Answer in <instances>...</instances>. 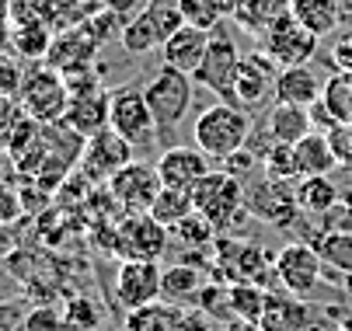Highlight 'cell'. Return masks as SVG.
Wrapping results in <instances>:
<instances>
[{"label": "cell", "instance_id": "cell-1", "mask_svg": "<svg viewBox=\"0 0 352 331\" xmlns=\"http://www.w3.org/2000/svg\"><path fill=\"white\" fill-rule=\"evenodd\" d=\"M255 126H251V115L230 102H217L210 109L199 112L195 126H192V139L195 147L203 150L213 161H227L230 154L244 150Z\"/></svg>", "mask_w": 352, "mask_h": 331}, {"label": "cell", "instance_id": "cell-2", "mask_svg": "<svg viewBox=\"0 0 352 331\" xmlns=\"http://www.w3.org/2000/svg\"><path fill=\"white\" fill-rule=\"evenodd\" d=\"M143 94H146V105H150L154 122H157V144L161 147H175L171 136L182 126V119L188 115L192 98H195L192 73H182L175 67H161L154 77L143 84Z\"/></svg>", "mask_w": 352, "mask_h": 331}, {"label": "cell", "instance_id": "cell-3", "mask_svg": "<svg viewBox=\"0 0 352 331\" xmlns=\"http://www.w3.org/2000/svg\"><path fill=\"white\" fill-rule=\"evenodd\" d=\"M192 206L203 213L217 230H237L244 220H255L244 203V181H237L227 171H210L192 188Z\"/></svg>", "mask_w": 352, "mask_h": 331}, {"label": "cell", "instance_id": "cell-4", "mask_svg": "<svg viewBox=\"0 0 352 331\" xmlns=\"http://www.w3.org/2000/svg\"><path fill=\"white\" fill-rule=\"evenodd\" d=\"M18 105L28 119H35L42 126L60 122L67 115V105H70V87H67L63 73L53 67L28 70L21 80V91H18Z\"/></svg>", "mask_w": 352, "mask_h": 331}, {"label": "cell", "instance_id": "cell-5", "mask_svg": "<svg viewBox=\"0 0 352 331\" xmlns=\"http://www.w3.org/2000/svg\"><path fill=\"white\" fill-rule=\"evenodd\" d=\"M109 126L133 144V150H150L157 147V122L154 112L146 105V94L136 84L116 87L112 91V112H109Z\"/></svg>", "mask_w": 352, "mask_h": 331}, {"label": "cell", "instance_id": "cell-6", "mask_svg": "<svg viewBox=\"0 0 352 331\" xmlns=\"http://www.w3.org/2000/svg\"><path fill=\"white\" fill-rule=\"evenodd\" d=\"M258 38H262V53L279 70H286V67H307L314 60V53H318V35L300 25L293 18V11L279 14Z\"/></svg>", "mask_w": 352, "mask_h": 331}, {"label": "cell", "instance_id": "cell-7", "mask_svg": "<svg viewBox=\"0 0 352 331\" xmlns=\"http://www.w3.org/2000/svg\"><path fill=\"white\" fill-rule=\"evenodd\" d=\"M244 203L251 209V216L269 223V227H293L300 220V203H296V188L289 181L279 178H258V181H248L244 185Z\"/></svg>", "mask_w": 352, "mask_h": 331}, {"label": "cell", "instance_id": "cell-8", "mask_svg": "<svg viewBox=\"0 0 352 331\" xmlns=\"http://www.w3.org/2000/svg\"><path fill=\"white\" fill-rule=\"evenodd\" d=\"M324 279V258L314 244H283L276 251V282L279 290L293 293V297H311V290Z\"/></svg>", "mask_w": 352, "mask_h": 331}, {"label": "cell", "instance_id": "cell-9", "mask_svg": "<svg viewBox=\"0 0 352 331\" xmlns=\"http://www.w3.org/2000/svg\"><path fill=\"white\" fill-rule=\"evenodd\" d=\"M171 230L161 227L150 213H126L116 227V255L126 258H143V262H157L168 251Z\"/></svg>", "mask_w": 352, "mask_h": 331}, {"label": "cell", "instance_id": "cell-10", "mask_svg": "<svg viewBox=\"0 0 352 331\" xmlns=\"http://www.w3.org/2000/svg\"><path fill=\"white\" fill-rule=\"evenodd\" d=\"M276 77H279V67L262 49L241 56L234 84H230V105H237L244 112L262 109L269 102V94H276Z\"/></svg>", "mask_w": 352, "mask_h": 331}, {"label": "cell", "instance_id": "cell-11", "mask_svg": "<svg viewBox=\"0 0 352 331\" xmlns=\"http://www.w3.org/2000/svg\"><path fill=\"white\" fill-rule=\"evenodd\" d=\"M161 174L157 164H146V161H129L126 168H119L109 178V196L126 209V213H146L154 206V199L161 196Z\"/></svg>", "mask_w": 352, "mask_h": 331}, {"label": "cell", "instance_id": "cell-12", "mask_svg": "<svg viewBox=\"0 0 352 331\" xmlns=\"http://www.w3.org/2000/svg\"><path fill=\"white\" fill-rule=\"evenodd\" d=\"M129 161H136V150L129 139H122L112 126L94 133L87 144H84V154H80V174L87 181H98V185H109V178L126 168Z\"/></svg>", "mask_w": 352, "mask_h": 331}, {"label": "cell", "instance_id": "cell-13", "mask_svg": "<svg viewBox=\"0 0 352 331\" xmlns=\"http://www.w3.org/2000/svg\"><path fill=\"white\" fill-rule=\"evenodd\" d=\"M237 63H241V49L237 42L227 35V32H213L210 35V49L199 63V70L192 73V80L199 87L213 91L220 102H230V84H234V73H237Z\"/></svg>", "mask_w": 352, "mask_h": 331}, {"label": "cell", "instance_id": "cell-14", "mask_svg": "<svg viewBox=\"0 0 352 331\" xmlns=\"http://www.w3.org/2000/svg\"><path fill=\"white\" fill-rule=\"evenodd\" d=\"M161 279L164 269L157 262L143 258H126L116 272V300L122 310H140L161 300Z\"/></svg>", "mask_w": 352, "mask_h": 331}, {"label": "cell", "instance_id": "cell-15", "mask_svg": "<svg viewBox=\"0 0 352 331\" xmlns=\"http://www.w3.org/2000/svg\"><path fill=\"white\" fill-rule=\"evenodd\" d=\"M122 331H210V317L199 310H185L178 304H150L140 310H126Z\"/></svg>", "mask_w": 352, "mask_h": 331}, {"label": "cell", "instance_id": "cell-16", "mask_svg": "<svg viewBox=\"0 0 352 331\" xmlns=\"http://www.w3.org/2000/svg\"><path fill=\"white\" fill-rule=\"evenodd\" d=\"M213 171V157H206L199 147H164L157 157V174L164 188H192Z\"/></svg>", "mask_w": 352, "mask_h": 331}, {"label": "cell", "instance_id": "cell-17", "mask_svg": "<svg viewBox=\"0 0 352 331\" xmlns=\"http://www.w3.org/2000/svg\"><path fill=\"white\" fill-rule=\"evenodd\" d=\"M98 42L87 25H70L63 32L53 35V45H49V53H45V67H53L60 73H70V70H80V67H91L94 63V53H98Z\"/></svg>", "mask_w": 352, "mask_h": 331}, {"label": "cell", "instance_id": "cell-18", "mask_svg": "<svg viewBox=\"0 0 352 331\" xmlns=\"http://www.w3.org/2000/svg\"><path fill=\"white\" fill-rule=\"evenodd\" d=\"M109 112H112V91L105 87H91V91H74L70 94V105L63 122H70L80 136H94L109 129Z\"/></svg>", "mask_w": 352, "mask_h": 331}, {"label": "cell", "instance_id": "cell-19", "mask_svg": "<svg viewBox=\"0 0 352 331\" xmlns=\"http://www.w3.org/2000/svg\"><path fill=\"white\" fill-rule=\"evenodd\" d=\"M210 35L206 28H195V25H182L164 45H161V60L164 67H175L182 73H195L199 63H203L206 49H210Z\"/></svg>", "mask_w": 352, "mask_h": 331}, {"label": "cell", "instance_id": "cell-20", "mask_svg": "<svg viewBox=\"0 0 352 331\" xmlns=\"http://www.w3.org/2000/svg\"><path fill=\"white\" fill-rule=\"evenodd\" d=\"M311 317V307L286 293V290H269V300H265V310L258 317V328L262 331H304Z\"/></svg>", "mask_w": 352, "mask_h": 331}, {"label": "cell", "instance_id": "cell-21", "mask_svg": "<svg viewBox=\"0 0 352 331\" xmlns=\"http://www.w3.org/2000/svg\"><path fill=\"white\" fill-rule=\"evenodd\" d=\"M324 94V84L311 67H286L276 77V102L300 105V109H314Z\"/></svg>", "mask_w": 352, "mask_h": 331}, {"label": "cell", "instance_id": "cell-22", "mask_svg": "<svg viewBox=\"0 0 352 331\" xmlns=\"http://www.w3.org/2000/svg\"><path fill=\"white\" fill-rule=\"evenodd\" d=\"M342 199V188L335 185L331 174H304L296 181V203L300 213L307 216H328Z\"/></svg>", "mask_w": 352, "mask_h": 331}, {"label": "cell", "instance_id": "cell-23", "mask_svg": "<svg viewBox=\"0 0 352 331\" xmlns=\"http://www.w3.org/2000/svg\"><path fill=\"white\" fill-rule=\"evenodd\" d=\"M293 150H296L300 178L304 174H331L338 168V154L331 147V136L321 133V129H311L300 144H293Z\"/></svg>", "mask_w": 352, "mask_h": 331}, {"label": "cell", "instance_id": "cell-24", "mask_svg": "<svg viewBox=\"0 0 352 331\" xmlns=\"http://www.w3.org/2000/svg\"><path fill=\"white\" fill-rule=\"evenodd\" d=\"M265 129L276 144H300L314 126H311V109H300V105H286L276 102L265 112Z\"/></svg>", "mask_w": 352, "mask_h": 331}, {"label": "cell", "instance_id": "cell-25", "mask_svg": "<svg viewBox=\"0 0 352 331\" xmlns=\"http://www.w3.org/2000/svg\"><path fill=\"white\" fill-rule=\"evenodd\" d=\"M289 11H293V18L300 25H304L307 32H314L318 38L331 35L338 28L342 14H345L338 0H289Z\"/></svg>", "mask_w": 352, "mask_h": 331}, {"label": "cell", "instance_id": "cell-26", "mask_svg": "<svg viewBox=\"0 0 352 331\" xmlns=\"http://www.w3.org/2000/svg\"><path fill=\"white\" fill-rule=\"evenodd\" d=\"M289 11V0H234L230 8V18L248 28L251 35H262L279 14Z\"/></svg>", "mask_w": 352, "mask_h": 331}, {"label": "cell", "instance_id": "cell-27", "mask_svg": "<svg viewBox=\"0 0 352 331\" xmlns=\"http://www.w3.org/2000/svg\"><path fill=\"white\" fill-rule=\"evenodd\" d=\"M206 286V275L199 272L195 265L188 262H178L171 269H164V279H161V300H171V304H185L192 297H199Z\"/></svg>", "mask_w": 352, "mask_h": 331}, {"label": "cell", "instance_id": "cell-28", "mask_svg": "<svg viewBox=\"0 0 352 331\" xmlns=\"http://www.w3.org/2000/svg\"><path fill=\"white\" fill-rule=\"evenodd\" d=\"M53 35V25H11V53L21 60H45Z\"/></svg>", "mask_w": 352, "mask_h": 331}, {"label": "cell", "instance_id": "cell-29", "mask_svg": "<svg viewBox=\"0 0 352 331\" xmlns=\"http://www.w3.org/2000/svg\"><path fill=\"white\" fill-rule=\"evenodd\" d=\"M119 38H122V49L133 53V56H146V53H154V49H161V45H164L154 18H150L146 11L136 14L133 21H126L122 32H119Z\"/></svg>", "mask_w": 352, "mask_h": 331}, {"label": "cell", "instance_id": "cell-30", "mask_svg": "<svg viewBox=\"0 0 352 331\" xmlns=\"http://www.w3.org/2000/svg\"><path fill=\"white\" fill-rule=\"evenodd\" d=\"M324 265L338 275H352V230H324L318 244Z\"/></svg>", "mask_w": 352, "mask_h": 331}, {"label": "cell", "instance_id": "cell-31", "mask_svg": "<svg viewBox=\"0 0 352 331\" xmlns=\"http://www.w3.org/2000/svg\"><path fill=\"white\" fill-rule=\"evenodd\" d=\"M217 233H220V230H217L203 213H188L182 223L171 227V241L182 244L185 251H199V248H210V244L217 241Z\"/></svg>", "mask_w": 352, "mask_h": 331}, {"label": "cell", "instance_id": "cell-32", "mask_svg": "<svg viewBox=\"0 0 352 331\" xmlns=\"http://www.w3.org/2000/svg\"><path fill=\"white\" fill-rule=\"evenodd\" d=\"M150 216H154L161 227H175V223H182L188 213H195V206H192V192H185V188H161V196L154 199V206L146 209Z\"/></svg>", "mask_w": 352, "mask_h": 331}, {"label": "cell", "instance_id": "cell-33", "mask_svg": "<svg viewBox=\"0 0 352 331\" xmlns=\"http://www.w3.org/2000/svg\"><path fill=\"white\" fill-rule=\"evenodd\" d=\"M321 105L331 112V119L338 126H352V73L349 70L328 77L324 94H321Z\"/></svg>", "mask_w": 352, "mask_h": 331}, {"label": "cell", "instance_id": "cell-34", "mask_svg": "<svg viewBox=\"0 0 352 331\" xmlns=\"http://www.w3.org/2000/svg\"><path fill=\"white\" fill-rule=\"evenodd\" d=\"M265 300H269V290L258 286V282H248V279L230 282V310H234V317H244V321L258 324V317L265 310Z\"/></svg>", "mask_w": 352, "mask_h": 331}, {"label": "cell", "instance_id": "cell-35", "mask_svg": "<svg viewBox=\"0 0 352 331\" xmlns=\"http://www.w3.org/2000/svg\"><path fill=\"white\" fill-rule=\"evenodd\" d=\"M182 14H185V25L217 32L220 21L230 14V4L227 0H182Z\"/></svg>", "mask_w": 352, "mask_h": 331}, {"label": "cell", "instance_id": "cell-36", "mask_svg": "<svg viewBox=\"0 0 352 331\" xmlns=\"http://www.w3.org/2000/svg\"><path fill=\"white\" fill-rule=\"evenodd\" d=\"M63 321H67V331H94L102 324V307L80 293H74L63 304Z\"/></svg>", "mask_w": 352, "mask_h": 331}, {"label": "cell", "instance_id": "cell-37", "mask_svg": "<svg viewBox=\"0 0 352 331\" xmlns=\"http://www.w3.org/2000/svg\"><path fill=\"white\" fill-rule=\"evenodd\" d=\"M262 171L269 178H279V181H293L300 178V168H296V150L293 144H272L262 157Z\"/></svg>", "mask_w": 352, "mask_h": 331}, {"label": "cell", "instance_id": "cell-38", "mask_svg": "<svg viewBox=\"0 0 352 331\" xmlns=\"http://www.w3.org/2000/svg\"><path fill=\"white\" fill-rule=\"evenodd\" d=\"M199 310H203L206 317L230 321L234 310H230V286H227V282H206L203 293H199Z\"/></svg>", "mask_w": 352, "mask_h": 331}, {"label": "cell", "instance_id": "cell-39", "mask_svg": "<svg viewBox=\"0 0 352 331\" xmlns=\"http://www.w3.org/2000/svg\"><path fill=\"white\" fill-rule=\"evenodd\" d=\"M25 216V203H21V188H14L11 181L0 178V227H14Z\"/></svg>", "mask_w": 352, "mask_h": 331}, {"label": "cell", "instance_id": "cell-40", "mask_svg": "<svg viewBox=\"0 0 352 331\" xmlns=\"http://www.w3.org/2000/svg\"><path fill=\"white\" fill-rule=\"evenodd\" d=\"M25 328H28V331H67V321H63V310H60V307L38 304V307H32Z\"/></svg>", "mask_w": 352, "mask_h": 331}, {"label": "cell", "instance_id": "cell-41", "mask_svg": "<svg viewBox=\"0 0 352 331\" xmlns=\"http://www.w3.org/2000/svg\"><path fill=\"white\" fill-rule=\"evenodd\" d=\"M220 164H223V171H227V174H234L237 181H244V185H248V181H255V178H251V171H258V168H262V157H258L255 150H248V147H244V150L230 154V157H227V161H220Z\"/></svg>", "mask_w": 352, "mask_h": 331}, {"label": "cell", "instance_id": "cell-42", "mask_svg": "<svg viewBox=\"0 0 352 331\" xmlns=\"http://www.w3.org/2000/svg\"><path fill=\"white\" fill-rule=\"evenodd\" d=\"M21 80H25V70L18 67V60H14L11 53H0V94H8V98H18Z\"/></svg>", "mask_w": 352, "mask_h": 331}, {"label": "cell", "instance_id": "cell-43", "mask_svg": "<svg viewBox=\"0 0 352 331\" xmlns=\"http://www.w3.org/2000/svg\"><path fill=\"white\" fill-rule=\"evenodd\" d=\"M32 314L28 300H0V331H21Z\"/></svg>", "mask_w": 352, "mask_h": 331}, {"label": "cell", "instance_id": "cell-44", "mask_svg": "<svg viewBox=\"0 0 352 331\" xmlns=\"http://www.w3.org/2000/svg\"><path fill=\"white\" fill-rule=\"evenodd\" d=\"M304 331H345L338 307H311V317H307Z\"/></svg>", "mask_w": 352, "mask_h": 331}, {"label": "cell", "instance_id": "cell-45", "mask_svg": "<svg viewBox=\"0 0 352 331\" xmlns=\"http://www.w3.org/2000/svg\"><path fill=\"white\" fill-rule=\"evenodd\" d=\"M328 230H352V188H342L338 206L328 213Z\"/></svg>", "mask_w": 352, "mask_h": 331}, {"label": "cell", "instance_id": "cell-46", "mask_svg": "<svg viewBox=\"0 0 352 331\" xmlns=\"http://www.w3.org/2000/svg\"><path fill=\"white\" fill-rule=\"evenodd\" d=\"M18 115H21L18 98H8V94H0V144H4V136L11 133V126H14Z\"/></svg>", "mask_w": 352, "mask_h": 331}, {"label": "cell", "instance_id": "cell-47", "mask_svg": "<svg viewBox=\"0 0 352 331\" xmlns=\"http://www.w3.org/2000/svg\"><path fill=\"white\" fill-rule=\"evenodd\" d=\"M146 4H150V0H105V8H109V11H116L122 21H133L136 14H143V11H146Z\"/></svg>", "mask_w": 352, "mask_h": 331}, {"label": "cell", "instance_id": "cell-48", "mask_svg": "<svg viewBox=\"0 0 352 331\" xmlns=\"http://www.w3.org/2000/svg\"><path fill=\"white\" fill-rule=\"evenodd\" d=\"M18 251V238H14V227H0V262L11 258Z\"/></svg>", "mask_w": 352, "mask_h": 331}, {"label": "cell", "instance_id": "cell-49", "mask_svg": "<svg viewBox=\"0 0 352 331\" xmlns=\"http://www.w3.org/2000/svg\"><path fill=\"white\" fill-rule=\"evenodd\" d=\"M335 60L352 73V38H345V42H338V45H335Z\"/></svg>", "mask_w": 352, "mask_h": 331}, {"label": "cell", "instance_id": "cell-50", "mask_svg": "<svg viewBox=\"0 0 352 331\" xmlns=\"http://www.w3.org/2000/svg\"><path fill=\"white\" fill-rule=\"evenodd\" d=\"M220 331H262L255 321H244V317H230V321H223V328Z\"/></svg>", "mask_w": 352, "mask_h": 331}, {"label": "cell", "instance_id": "cell-51", "mask_svg": "<svg viewBox=\"0 0 352 331\" xmlns=\"http://www.w3.org/2000/svg\"><path fill=\"white\" fill-rule=\"evenodd\" d=\"M11 18V0H0V25Z\"/></svg>", "mask_w": 352, "mask_h": 331}, {"label": "cell", "instance_id": "cell-52", "mask_svg": "<svg viewBox=\"0 0 352 331\" xmlns=\"http://www.w3.org/2000/svg\"><path fill=\"white\" fill-rule=\"evenodd\" d=\"M0 164H14V161H11V154H8V150H0ZM0 174H4V171H0Z\"/></svg>", "mask_w": 352, "mask_h": 331}, {"label": "cell", "instance_id": "cell-53", "mask_svg": "<svg viewBox=\"0 0 352 331\" xmlns=\"http://www.w3.org/2000/svg\"><path fill=\"white\" fill-rule=\"evenodd\" d=\"M53 4H60V0H53Z\"/></svg>", "mask_w": 352, "mask_h": 331}, {"label": "cell", "instance_id": "cell-54", "mask_svg": "<svg viewBox=\"0 0 352 331\" xmlns=\"http://www.w3.org/2000/svg\"><path fill=\"white\" fill-rule=\"evenodd\" d=\"M21 331H28V328H21Z\"/></svg>", "mask_w": 352, "mask_h": 331}]
</instances>
